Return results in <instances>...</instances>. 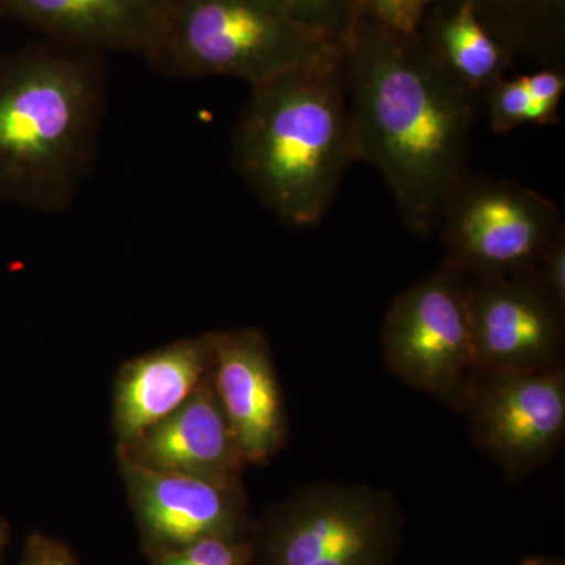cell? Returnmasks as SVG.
<instances>
[{"label":"cell","instance_id":"obj_1","mask_svg":"<svg viewBox=\"0 0 565 565\" xmlns=\"http://www.w3.org/2000/svg\"><path fill=\"white\" fill-rule=\"evenodd\" d=\"M344 61L355 162L381 173L405 226L427 236L470 170L481 98L440 65L422 33L393 31L362 11Z\"/></svg>","mask_w":565,"mask_h":565},{"label":"cell","instance_id":"obj_2","mask_svg":"<svg viewBox=\"0 0 565 565\" xmlns=\"http://www.w3.org/2000/svg\"><path fill=\"white\" fill-rule=\"evenodd\" d=\"M106 55L40 40L0 55V200L62 214L93 172Z\"/></svg>","mask_w":565,"mask_h":565},{"label":"cell","instance_id":"obj_3","mask_svg":"<svg viewBox=\"0 0 565 565\" xmlns=\"http://www.w3.org/2000/svg\"><path fill=\"white\" fill-rule=\"evenodd\" d=\"M232 158L253 195L286 225L322 222L355 162L344 44H327L250 87Z\"/></svg>","mask_w":565,"mask_h":565},{"label":"cell","instance_id":"obj_4","mask_svg":"<svg viewBox=\"0 0 565 565\" xmlns=\"http://www.w3.org/2000/svg\"><path fill=\"white\" fill-rule=\"evenodd\" d=\"M330 43L273 0H156L140 57L169 79L230 77L253 87Z\"/></svg>","mask_w":565,"mask_h":565},{"label":"cell","instance_id":"obj_5","mask_svg":"<svg viewBox=\"0 0 565 565\" xmlns=\"http://www.w3.org/2000/svg\"><path fill=\"white\" fill-rule=\"evenodd\" d=\"M404 526L403 509L390 490L310 482L258 516L255 565H394Z\"/></svg>","mask_w":565,"mask_h":565},{"label":"cell","instance_id":"obj_6","mask_svg":"<svg viewBox=\"0 0 565 565\" xmlns=\"http://www.w3.org/2000/svg\"><path fill=\"white\" fill-rule=\"evenodd\" d=\"M446 263L468 278L530 273L565 234L563 214L541 193L468 170L441 211Z\"/></svg>","mask_w":565,"mask_h":565},{"label":"cell","instance_id":"obj_7","mask_svg":"<svg viewBox=\"0 0 565 565\" xmlns=\"http://www.w3.org/2000/svg\"><path fill=\"white\" fill-rule=\"evenodd\" d=\"M467 292L468 277L445 262L393 300L381 334L385 366L456 412L476 373Z\"/></svg>","mask_w":565,"mask_h":565},{"label":"cell","instance_id":"obj_8","mask_svg":"<svg viewBox=\"0 0 565 565\" xmlns=\"http://www.w3.org/2000/svg\"><path fill=\"white\" fill-rule=\"evenodd\" d=\"M482 455L519 482L546 467L564 444L565 367L476 371L459 407Z\"/></svg>","mask_w":565,"mask_h":565},{"label":"cell","instance_id":"obj_9","mask_svg":"<svg viewBox=\"0 0 565 565\" xmlns=\"http://www.w3.org/2000/svg\"><path fill=\"white\" fill-rule=\"evenodd\" d=\"M147 557L206 537H250L258 516L243 479L151 470L118 459Z\"/></svg>","mask_w":565,"mask_h":565},{"label":"cell","instance_id":"obj_10","mask_svg":"<svg viewBox=\"0 0 565 565\" xmlns=\"http://www.w3.org/2000/svg\"><path fill=\"white\" fill-rule=\"evenodd\" d=\"M476 371H539L564 364L565 308L530 273L468 278Z\"/></svg>","mask_w":565,"mask_h":565},{"label":"cell","instance_id":"obj_11","mask_svg":"<svg viewBox=\"0 0 565 565\" xmlns=\"http://www.w3.org/2000/svg\"><path fill=\"white\" fill-rule=\"evenodd\" d=\"M211 379L248 467H266L289 437L273 349L256 327L211 332Z\"/></svg>","mask_w":565,"mask_h":565},{"label":"cell","instance_id":"obj_12","mask_svg":"<svg viewBox=\"0 0 565 565\" xmlns=\"http://www.w3.org/2000/svg\"><path fill=\"white\" fill-rule=\"evenodd\" d=\"M117 459L151 470L215 479H243L248 467L211 373L173 414L117 448Z\"/></svg>","mask_w":565,"mask_h":565},{"label":"cell","instance_id":"obj_13","mask_svg":"<svg viewBox=\"0 0 565 565\" xmlns=\"http://www.w3.org/2000/svg\"><path fill=\"white\" fill-rule=\"evenodd\" d=\"M211 364V332L126 360L115 375L111 399L117 448L173 414L206 381Z\"/></svg>","mask_w":565,"mask_h":565},{"label":"cell","instance_id":"obj_14","mask_svg":"<svg viewBox=\"0 0 565 565\" xmlns=\"http://www.w3.org/2000/svg\"><path fill=\"white\" fill-rule=\"evenodd\" d=\"M156 0H0L3 17L40 33L41 40L98 52L140 55Z\"/></svg>","mask_w":565,"mask_h":565},{"label":"cell","instance_id":"obj_15","mask_svg":"<svg viewBox=\"0 0 565 565\" xmlns=\"http://www.w3.org/2000/svg\"><path fill=\"white\" fill-rule=\"evenodd\" d=\"M418 32L440 65L479 98L514 71L515 58L468 3L429 6Z\"/></svg>","mask_w":565,"mask_h":565},{"label":"cell","instance_id":"obj_16","mask_svg":"<svg viewBox=\"0 0 565 565\" xmlns=\"http://www.w3.org/2000/svg\"><path fill=\"white\" fill-rule=\"evenodd\" d=\"M465 2L512 57L539 66H564L565 0H430V6Z\"/></svg>","mask_w":565,"mask_h":565},{"label":"cell","instance_id":"obj_17","mask_svg":"<svg viewBox=\"0 0 565 565\" xmlns=\"http://www.w3.org/2000/svg\"><path fill=\"white\" fill-rule=\"evenodd\" d=\"M564 92V66H539L527 74H509L481 99L486 102L490 129L494 134H508L520 126L559 122Z\"/></svg>","mask_w":565,"mask_h":565},{"label":"cell","instance_id":"obj_18","mask_svg":"<svg viewBox=\"0 0 565 565\" xmlns=\"http://www.w3.org/2000/svg\"><path fill=\"white\" fill-rule=\"evenodd\" d=\"M300 28L332 43L344 44L359 6L356 0H273Z\"/></svg>","mask_w":565,"mask_h":565},{"label":"cell","instance_id":"obj_19","mask_svg":"<svg viewBox=\"0 0 565 565\" xmlns=\"http://www.w3.org/2000/svg\"><path fill=\"white\" fill-rule=\"evenodd\" d=\"M150 565H255L253 537H206L148 557Z\"/></svg>","mask_w":565,"mask_h":565},{"label":"cell","instance_id":"obj_20","mask_svg":"<svg viewBox=\"0 0 565 565\" xmlns=\"http://www.w3.org/2000/svg\"><path fill=\"white\" fill-rule=\"evenodd\" d=\"M359 11L393 31L412 33L422 25L430 0H356Z\"/></svg>","mask_w":565,"mask_h":565},{"label":"cell","instance_id":"obj_21","mask_svg":"<svg viewBox=\"0 0 565 565\" xmlns=\"http://www.w3.org/2000/svg\"><path fill=\"white\" fill-rule=\"evenodd\" d=\"M20 565H81V563L73 550L61 539L35 531L25 541Z\"/></svg>","mask_w":565,"mask_h":565},{"label":"cell","instance_id":"obj_22","mask_svg":"<svg viewBox=\"0 0 565 565\" xmlns=\"http://www.w3.org/2000/svg\"><path fill=\"white\" fill-rule=\"evenodd\" d=\"M533 270L545 291L565 308V234L550 245Z\"/></svg>","mask_w":565,"mask_h":565},{"label":"cell","instance_id":"obj_23","mask_svg":"<svg viewBox=\"0 0 565 565\" xmlns=\"http://www.w3.org/2000/svg\"><path fill=\"white\" fill-rule=\"evenodd\" d=\"M10 544V525L6 516L0 514V565H3L6 559L7 546Z\"/></svg>","mask_w":565,"mask_h":565},{"label":"cell","instance_id":"obj_24","mask_svg":"<svg viewBox=\"0 0 565 565\" xmlns=\"http://www.w3.org/2000/svg\"><path fill=\"white\" fill-rule=\"evenodd\" d=\"M519 565H564L563 561L548 556H530Z\"/></svg>","mask_w":565,"mask_h":565},{"label":"cell","instance_id":"obj_25","mask_svg":"<svg viewBox=\"0 0 565 565\" xmlns=\"http://www.w3.org/2000/svg\"><path fill=\"white\" fill-rule=\"evenodd\" d=\"M2 18H3L2 10H0V20H2Z\"/></svg>","mask_w":565,"mask_h":565}]
</instances>
